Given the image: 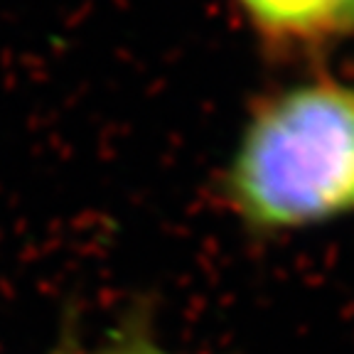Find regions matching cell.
Returning <instances> with one entry per match:
<instances>
[{
	"mask_svg": "<svg viewBox=\"0 0 354 354\" xmlns=\"http://www.w3.org/2000/svg\"><path fill=\"white\" fill-rule=\"evenodd\" d=\"M221 212L256 241L354 219V74L300 69L251 101L216 172Z\"/></svg>",
	"mask_w": 354,
	"mask_h": 354,
	"instance_id": "obj_1",
	"label": "cell"
},
{
	"mask_svg": "<svg viewBox=\"0 0 354 354\" xmlns=\"http://www.w3.org/2000/svg\"><path fill=\"white\" fill-rule=\"evenodd\" d=\"M276 64H325L354 44V0H221Z\"/></svg>",
	"mask_w": 354,
	"mask_h": 354,
	"instance_id": "obj_2",
	"label": "cell"
},
{
	"mask_svg": "<svg viewBox=\"0 0 354 354\" xmlns=\"http://www.w3.org/2000/svg\"><path fill=\"white\" fill-rule=\"evenodd\" d=\"M79 354H180L167 347L158 335H155L150 317L145 313H131L123 317L113 330L106 335V339L94 349H82Z\"/></svg>",
	"mask_w": 354,
	"mask_h": 354,
	"instance_id": "obj_3",
	"label": "cell"
},
{
	"mask_svg": "<svg viewBox=\"0 0 354 354\" xmlns=\"http://www.w3.org/2000/svg\"><path fill=\"white\" fill-rule=\"evenodd\" d=\"M79 352H82V349H77L72 342H62L59 347H57L52 354H79Z\"/></svg>",
	"mask_w": 354,
	"mask_h": 354,
	"instance_id": "obj_4",
	"label": "cell"
}]
</instances>
